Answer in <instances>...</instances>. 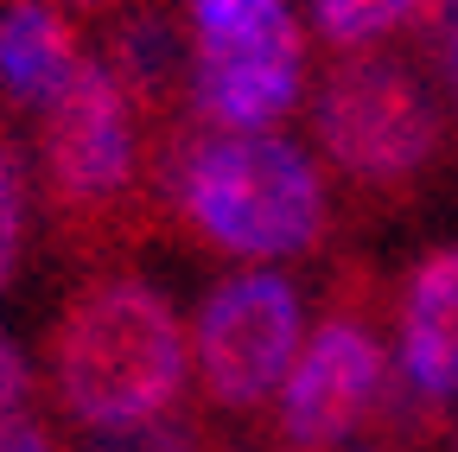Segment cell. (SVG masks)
Listing matches in <instances>:
<instances>
[{
    "mask_svg": "<svg viewBox=\"0 0 458 452\" xmlns=\"http://www.w3.org/2000/svg\"><path fill=\"white\" fill-rule=\"evenodd\" d=\"M0 452H57V433L26 408V414H13L7 427H0Z\"/></svg>",
    "mask_w": 458,
    "mask_h": 452,
    "instance_id": "cell-15",
    "label": "cell"
},
{
    "mask_svg": "<svg viewBox=\"0 0 458 452\" xmlns=\"http://www.w3.org/2000/svg\"><path fill=\"white\" fill-rule=\"evenodd\" d=\"M420 45H427V64L445 90V102L458 108V0H427V13L414 20Z\"/></svg>",
    "mask_w": 458,
    "mask_h": 452,
    "instance_id": "cell-13",
    "label": "cell"
},
{
    "mask_svg": "<svg viewBox=\"0 0 458 452\" xmlns=\"http://www.w3.org/2000/svg\"><path fill=\"white\" fill-rule=\"evenodd\" d=\"M26 408H32V370L13 351V337L0 331V427H7L13 414H26Z\"/></svg>",
    "mask_w": 458,
    "mask_h": 452,
    "instance_id": "cell-14",
    "label": "cell"
},
{
    "mask_svg": "<svg viewBox=\"0 0 458 452\" xmlns=\"http://www.w3.org/2000/svg\"><path fill=\"white\" fill-rule=\"evenodd\" d=\"M51 402L83 433H128L179 414L191 382V331L134 268H102L57 306L45 331Z\"/></svg>",
    "mask_w": 458,
    "mask_h": 452,
    "instance_id": "cell-2",
    "label": "cell"
},
{
    "mask_svg": "<svg viewBox=\"0 0 458 452\" xmlns=\"http://www.w3.org/2000/svg\"><path fill=\"white\" fill-rule=\"evenodd\" d=\"M439 102L408 58L388 51H344L312 96L318 153L357 192H408L439 153Z\"/></svg>",
    "mask_w": 458,
    "mask_h": 452,
    "instance_id": "cell-5",
    "label": "cell"
},
{
    "mask_svg": "<svg viewBox=\"0 0 458 452\" xmlns=\"http://www.w3.org/2000/svg\"><path fill=\"white\" fill-rule=\"evenodd\" d=\"M89 452H223L191 414H165V421H147V427H128V433H96Z\"/></svg>",
    "mask_w": 458,
    "mask_h": 452,
    "instance_id": "cell-12",
    "label": "cell"
},
{
    "mask_svg": "<svg viewBox=\"0 0 458 452\" xmlns=\"http://www.w3.org/2000/svg\"><path fill=\"white\" fill-rule=\"evenodd\" d=\"M26 223H32V173L13 134L0 128V294L13 287L20 255H26Z\"/></svg>",
    "mask_w": 458,
    "mask_h": 452,
    "instance_id": "cell-11",
    "label": "cell"
},
{
    "mask_svg": "<svg viewBox=\"0 0 458 452\" xmlns=\"http://www.w3.org/2000/svg\"><path fill=\"white\" fill-rule=\"evenodd\" d=\"M172 134L179 128L153 122L108 58H83L71 83L32 115V179L57 243L102 255L140 236Z\"/></svg>",
    "mask_w": 458,
    "mask_h": 452,
    "instance_id": "cell-1",
    "label": "cell"
},
{
    "mask_svg": "<svg viewBox=\"0 0 458 452\" xmlns=\"http://www.w3.org/2000/svg\"><path fill=\"white\" fill-rule=\"evenodd\" d=\"M83 58L89 51L77 13H64L57 0H0V96L7 108L38 115Z\"/></svg>",
    "mask_w": 458,
    "mask_h": 452,
    "instance_id": "cell-9",
    "label": "cell"
},
{
    "mask_svg": "<svg viewBox=\"0 0 458 452\" xmlns=\"http://www.w3.org/2000/svg\"><path fill=\"white\" fill-rule=\"evenodd\" d=\"M306 96L293 0H185V108L198 128L261 134Z\"/></svg>",
    "mask_w": 458,
    "mask_h": 452,
    "instance_id": "cell-4",
    "label": "cell"
},
{
    "mask_svg": "<svg viewBox=\"0 0 458 452\" xmlns=\"http://www.w3.org/2000/svg\"><path fill=\"white\" fill-rule=\"evenodd\" d=\"M57 7H64V13H77V20H89V13H114L122 0H57Z\"/></svg>",
    "mask_w": 458,
    "mask_h": 452,
    "instance_id": "cell-16",
    "label": "cell"
},
{
    "mask_svg": "<svg viewBox=\"0 0 458 452\" xmlns=\"http://www.w3.org/2000/svg\"><path fill=\"white\" fill-rule=\"evenodd\" d=\"M427 13V0H312L318 38L337 51H369L382 38H394L401 26H414Z\"/></svg>",
    "mask_w": 458,
    "mask_h": 452,
    "instance_id": "cell-10",
    "label": "cell"
},
{
    "mask_svg": "<svg viewBox=\"0 0 458 452\" xmlns=\"http://www.w3.org/2000/svg\"><path fill=\"white\" fill-rule=\"evenodd\" d=\"M185 331H191V376L204 382L210 408L249 414L267 408V395H280L286 370H293L306 345V306L286 274L242 268L204 294Z\"/></svg>",
    "mask_w": 458,
    "mask_h": 452,
    "instance_id": "cell-6",
    "label": "cell"
},
{
    "mask_svg": "<svg viewBox=\"0 0 458 452\" xmlns=\"http://www.w3.org/2000/svg\"><path fill=\"white\" fill-rule=\"evenodd\" d=\"M394 363L414 414H439L458 395V249H427L394 306Z\"/></svg>",
    "mask_w": 458,
    "mask_h": 452,
    "instance_id": "cell-8",
    "label": "cell"
},
{
    "mask_svg": "<svg viewBox=\"0 0 458 452\" xmlns=\"http://www.w3.org/2000/svg\"><path fill=\"white\" fill-rule=\"evenodd\" d=\"M159 192L172 223L198 249L236 261L306 255L331 230V192L318 159L274 128L261 134L179 128L165 141Z\"/></svg>",
    "mask_w": 458,
    "mask_h": 452,
    "instance_id": "cell-3",
    "label": "cell"
},
{
    "mask_svg": "<svg viewBox=\"0 0 458 452\" xmlns=\"http://www.w3.org/2000/svg\"><path fill=\"white\" fill-rule=\"evenodd\" d=\"M388 402H394V357L382 331L357 300H337L306 331L293 370H286L274 427L293 452H325L382 421Z\"/></svg>",
    "mask_w": 458,
    "mask_h": 452,
    "instance_id": "cell-7",
    "label": "cell"
}]
</instances>
